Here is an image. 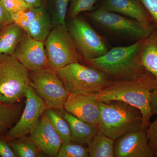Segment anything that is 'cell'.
Here are the masks:
<instances>
[{"instance_id":"obj_1","label":"cell","mask_w":157,"mask_h":157,"mask_svg":"<svg viewBox=\"0 0 157 157\" xmlns=\"http://www.w3.org/2000/svg\"><path fill=\"white\" fill-rule=\"evenodd\" d=\"M157 86L155 78L147 72L136 79L111 80L107 87L87 96L98 102L120 101L136 107L142 114L143 128L146 131L153 115L151 95L152 91Z\"/></svg>"},{"instance_id":"obj_2","label":"cell","mask_w":157,"mask_h":157,"mask_svg":"<svg viewBox=\"0 0 157 157\" xmlns=\"http://www.w3.org/2000/svg\"><path fill=\"white\" fill-rule=\"evenodd\" d=\"M144 39L138 40L128 46L114 47L102 56L83 60L82 62L100 70L111 80L140 78L148 72L140 61Z\"/></svg>"},{"instance_id":"obj_3","label":"cell","mask_w":157,"mask_h":157,"mask_svg":"<svg viewBox=\"0 0 157 157\" xmlns=\"http://www.w3.org/2000/svg\"><path fill=\"white\" fill-rule=\"evenodd\" d=\"M98 103L100 116L97 128L111 139L115 140L129 132L143 129L142 114L136 107L120 101Z\"/></svg>"},{"instance_id":"obj_4","label":"cell","mask_w":157,"mask_h":157,"mask_svg":"<svg viewBox=\"0 0 157 157\" xmlns=\"http://www.w3.org/2000/svg\"><path fill=\"white\" fill-rule=\"evenodd\" d=\"M70 94L88 96L98 92L111 81L100 70L76 62L56 71Z\"/></svg>"},{"instance_id":"obj_5","label":"cell","mask_w":157,"mask_h":157,"mask_svg":"<svg viewBox=\"0 0 157 157\" xmlns=\"http://www.w3.org/2000/svg\"><path fill=\"white\" fill-rule=\"evenodd\" d=\"M30 86L29 70L14 55L0 56V101L21 103Z\"/></svg>"},{"instance_id":"obj_6","label":"cell","mask_w":157,"mask_h":157,"mask_svg":"<svg viewBox=\"0 0 157 157\" xmlns=\"http://www.w3.org/2000/svg\"><path fill=\"white\" fill-rule=\"evenodd\" d=\"M44 43L48 67L55 71L72 63L83 60L67 26H53Z\"/></svg>"},{"instance_id":"obj_7","label":"cell","mask_w":157,"mask_h":157,"mask_svg":"<svg viewBox=\"0 0 157 157\" xmlns=\"http://www.w3.org/2000/svg\"><path fill=\"white\" fill-rule=\"evenodd\" d=\"M29 76L30 86L42 99L47 109L63 108L70 93L56 75L55 70L48 67L29 71Z\"/></svg>"},{"instance_id":"obj_8","label":"cell","mask_w":157,"mask_h":157,"mask_svg":"<svg viewBox=\"0 0 157 157\" xmlns=\"http://www.w3.org/2000/svg\"><path fill=\"white\" fill-rule=\"evenodd\" d=\"M67 26L83 60L96 58L107 52L104 39L85 20L74 17L70 19Z\"/></svg>"},{"instance_id":"obj_9","label":"cell","mask_w":157,"mask_h":157,"mask_svg":"<svg viewBox=\"0 0 157 157\" xmlns=\"http://www.w3.org/2000/svg\"><path fill=\"white\" fill-rule=\"evenodd\" d=\"M89 16L104 29L136 41L148 37L153 29L147 27L135 19L101 8L90 13Z\"/></svg>"},{"instance_id":"obj_10","label":"cell","mask_w":157,"mask_h":157,"mask_svg":"<svg viewBox=\"0 0 157 157\" xmlns=\"http://www.w3.org/2000/svg\"><path fill=\"white\" fill-rule=\"evenodd\" d=\"M25 98V106L19 120L3 136L9 142L30 135L47 109L42 99L37 95L30 86L27 90Z\"/></svg>"},{"instance_id":"obj_11","label":"cell","mask_w":157,"mask_h":157,"mask_svg":"<svg viewBox=\"0 0 157 157\" xmlns=\"http://www.w3.org/2000/svg\"><path fill=\"white\" fill-rule=\"evenodd\" d=\"M14 55L29 71L49 67L44 42L33 39L27 34L17 45Z\"/></svg>"},{"instance_id":"obj_12","label":"cell","mask_w":157,"mask_h":157,"mask_svg":"<svg viewBox=\"0 0 157 157\" xmlns=\"http://www.w3.org/2000/svg\"><path fill=\"white\" fill-rule=\"evenodd\" d=\"M115 157H154L143 129L125 134L115 140Z\"/></svg>"},{"instance_id":"obj_13","label":"cell","mask_w":157,"mask_h":157,"mask_svg":"<svg viewBox=\"0 0 157 157\" xmlns=\"http://www.w3.org/2000/svg\"><path fill=\"white\" fill-rule=\"evenodd\" d=\"M30 141L49 157H56L62 142L44 113L31 133Z\"/></svg>"},{"instance_id":"obj_14","label":"cell","mask_w":157,"mask_h":157,"mask_svg":"<svg viewBox=\"0 0 157 157\" xmlns=\"http://www.w3.org/2000/svg\"><path fill=\"white\" fill-rule=\"evenodd\" d=\"M63 109L81 120L98 127L100 116L99 103L88 96L69 94Z\"/></svg>"},{"instance_id":"obj_15","label":"cell","mask_w":157,"mask_h":157,"mask_svg":"<svg viewBox=\"0 0 157 157\" xmlns=\"http://www.w3.org/2000/svg\"><path fill=\"white\" fill-rule=\"evenodd\" d=\"M101 8L135 19L147 27H155L151 17L139 0H105Z\"/></svg>"},{"instance_id":"obj_16","label":"cell","mask_w":157,"mask_h":157,"mask_svg":"<svg viewBox=\"0 0 157 157\" xmlns=\"http://www.w3.org/2000/svg\"><path fill=\"white\" fill-rule=\"evenodd\" d=\"M58 110L70 125L73 142L88 145L98 133V128L67 112L63 108Z\"/></svg>"},{"instance_id":"obj_17","label":"cell","mask_w":157,"mask_h":157,"mask_svg":"<svg viewBox=\"0 0 157 157\" xmlns=\"http://www.w3.org/2000/svg\"><path fill=\"white\" fill-rule=\"evenodd\" d=\"M26 33L14 23L0 30V56L14 55L17 45Z\"/></svg>"},{"instance_id":"obj_18","label":"cell","mask_w":157,"mask_h":157,"mask_svg":"<svg viewBox=\"0 0 157 157\" xmlns=\"http://www.w3.org/2000/svg\"><path fill=\"white\" fill-rule=\"evenodd\" d=\"M140 61L144 67L154 76L157 82V28L155 27L144 39Z\"/></svg>"},{"instance_id":"obj_19","label":"cell","mask_w":157,"mask_h":157,"mask_svg":"<svg viewBox=\"0 0 157 157\" xmlns=\"http://www.w3.org/2000/svg\"><path fill=\"white\" fill-rule=\"evenodd\" d=\"M50 15L45 7L38 8L36 14L30 23L26 33L31 38L45 42L52 29Z\"/></svg>"},{"instance_id":"obj_20","label":"cell","mask_w":157,"mask_h":157,"mask_svg":"<svg viewBox=\"0 0 157 157\" xmlns=\"http://www.w3.org/2000/svg\"><path fill=\"white\" fill-rule=\"evenodd\" d=\"M23 110L21 102L7 104L0 101V135H6L17 123Z\"/></svg>"},{"instance_id":"obj_21","label":"cell","mask_w":157,"mask_h":157,"mask_svg":"<svg viewBox=\"0 0 157 157\" xmlns=\"http://www.w3.org/2000/svg\"><path fill=\"white\" fill-rule=\"evenodd\" d=\"M115 140L98 131L91 142L88 145L90 157H115Z\"/></svg>"},{"instance_id":"obj_22","label":"cell","mask_w":157,"mask_h":157,"mask_svg":"<svg viewBox=\"0 0 157 157\" xmlns=\"http://www.w3.org/2000/svg\"><path fill=\"white\" fill-rule=\"evenodd\" d=\"M50 123L59 135L63 144L73 142L70 125L58 109L48 108L45 110Z\"/></svg>"},{"instance_id":"obj_23","label":"cell","mask_w":157,"mask_h":157,"mask_svg":"<svg viewBox=\"0 0 157 157\" xmlns=\"http://www.w3.org/2000/svg\"><path fill=\"white\" fill-rule=\"evenodd\" d=\"M51 19L53 26H67L66 18L70 0H53Z\"/></svg>"},{"instance_id":"obj_24","label":"cell","mask_w":157,"mask_h":157,"mask_svg":"<svg viewBox=\"0 0 157 157\" xmlns=\"http://www.w3.org/2000/svg\"><path fill=\"white\" fill-rule=\"evenodd\" d=\"M9 143L17 157L38 156V147L30 141L29 142H23L14 140L10 141Z\"/></svg>"},{"instance_id":"obj_25","label":"cell","mask_w":157,"mask_h":157,"mask_svg":"<svg viewBox=\"0 0 157 157\" xmlns=\"http://www.w3.org/2000/svg\"><path fill=\"white\" fill-rule=\"evenodd\" d=\"M58 157H88L87 148L80 144L71 143L62 144L58 153Z\"/></svg>"},{"instance_id":"obj_26","label":"cell","mask_w":157,"mask_h":157,"mask_svg":"<svg viewBox=\"0 0 157 157\" xmlns=\"http://www.w3.org/2000/svg\"><path fill=\"white\" fill-rule=\"evenodd\" d=\"M38 9L30 8L27 10L11 14L13 23L22 29L26 33L29 24L36 14Z\"/></svg>"},{"instance_id":"obj_27","label":"cell","mask_w":157,"mask_h":157,"mask_svg":"<svg viewBox=\"0 0 157 157\" xmlns=\"http://www.w3.org/2000/svg\"><path fill=\"white\" fill-rule=\"evenodd\" d=\"M97 0H72L68 11V16L70 19L78 16L84 11H92Z\"/></svg>"},{"instance_id":"obj_28","label":"cell","mask_w":157,"mask_h":157,"mask_svg":"<svg viewBox=\"0 0 157 157\" xmlns=\"http://www.w3.org/2000/svg\"><path fill=\"white\" fill-rule=\"evenodd\" d=\"M146 132L150 148L154 157H157V118L150 123Z\"/></svg>"},{"instance_id":"obj_29","label":"cell","mask_w":157,"mask_h":157,"mask_svg":"<svg viewBox=\"0 0 157 157\" xmlns=\"http://www.w3.org/2000/svg\"><path fill=\"white\" fill-rule=\"evenodd\" d=\"M4 7L10 14L27 10L31 7L24 0H1Z\"/></svg>"},{"instance_id":"obj_30","label":"cell","mask_w":157,"mask_h":157,"mask_svg":"<svg viewBox=\"0 0 157 157\" xmlns=\"http://www.w3.org/2000/svg\"><path fill=\"white\" fill-rule=\"evenodd\" d=\"M151 17L155 27L157 28V0H139Z\"/></svg>"},{"instance_id":"obj_31","label":"cell","mask_w":157,"mask_h":157,"mask_svg":"<svg viewBox=\"0 0 157 157\" xmlns=\"http://www.w3.org/2000/svg\"><path fill=\"white\" fill-rule=\"evenodd\" d=\"M0 157H17L9 142L2 135H0Z\"/></svg>"},{"instance_id":"obj_32","label":"cell","mask_w":157,"mask_h":157,"mask_svg":"<svg viewBox=\"0 0 157 157\" xmlns=\"http://www.w3.org/2000/svg\"><path fill=\"white\" fill-rule=\"evenodd\" d=\"M12 23L11 14L6 10L0 0V30Z\"/></svg>"},{"instance_id":"obj_33","label":"cell","mask_w":157,"mask_h":157,"mask_svg":"<svg viewBox=\"0 0 157 157\" xmlns=\"http://www.w3.org/2000/svg\"><path fill=\"white\" fill-rule=\"evenodd\" d=\"M150 106L153 115L157 118V86L152 91L151 95Z\"/></svg>"},{"instance_id":"obj_34","label":"cell","mask_w":157,"mask_h":157,"mask_svg":"<svg viewBox=\"0 0 157 157\" xmlns=\"http://www.w3.org/2000/svg\"><path fill=\"white\" fill-rule=\"evenodd\" d=\"M31 8H39L44 7L45 0H24Z\"/></svg>"}]
</instances>
